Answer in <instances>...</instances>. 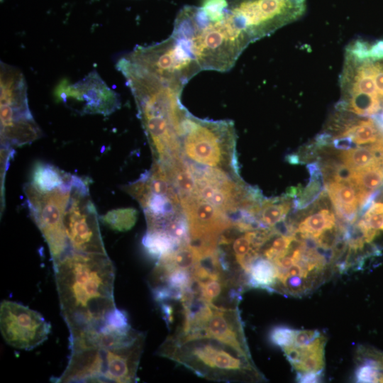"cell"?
<instances>
[{
	"instance_id": "obj_6",
	"label": "cell",
	"mask_w": 383,
	"mask_h": 383,
	"mask_svg": "<svg viewBox=\"0 0 383 383\" xmlns=\"http://www.w3.org/2000/svg\"><path fill=\"white\" fill-rule=\"evenodd\" d=\"M144 342L143 335L133 344L124 347L71 351L65 371L53 382H135Z\"/></svg>"
},
{
	"instance_id": "obj_30",
	"label": "cell",
	"mask_w": 383,
	"mask_h": 383,
	"mask_svg": "<svg viewBox=\"0 0 383 383\" xmlns=\"http://www.w3.org/2000/svg\"><path fill=\"white\" fill-rule=\"evenodd\" d=\"M379 363L372 360H367L355 371V379L357 382H378L379 376Z\"/></svg>"
},
{
	"instance_id": "obj_4",
	"label": "cell",
	"mask_w": 383,
	"mask_h": 383,
	"mask_svg": "<svg viewBox=\"0 0 383 383\" xmlns=\"http://www.w3.org/2000/svg\"><path fill=\"white\" fill-rule=\"evenodd\" d=\"M335 110L365 117L383 113V40H356L345 48Z\"/></svg>"
},
{
	"instance_id": "obj_22",
	"label": "cell",
	"mask_w": 383,
	"mask_h": 383,
	"mask_svg": "<svg viewBox=\"0 0 383 383\" xmlns=\"http://www.w3.org/2000/svg\"><path fill=\"white\" fill-rule=\"evenodd\" d=\"M142 243L148 254L157 261L180 246L172 238L161 231H147Z\"/></svg>"
},
{
	"instance_id": "obj_37",
	"label": "cell",
	"mask_w": 383,
	"mask_h": 383,
	"mask_svg": "<svg viewBox=\"0 0 383 383\" xmlns=\"http://www.w3.org/2000/svg\"><path fill=\"white\" fill-rule=\"evenodd\" d=\"M287 161L290 164L297 165L301 162L300 157L296 154H289L286 156Z\"/></svg>"
},
{
	"instance_id": "obj_27",
	"label": "cell",
	"mask_w": 383,
	"mask_h": 383,
	"mask_svg": "<svg viewBox=\"0 0 383 383\" xmlns=\"http://www.w3.org/2000/svg\"><path fill=\"white\" fill-rule=\"evenodd\" d=\"M340 157L344 164L355 171L376 164L378 159L374 151L362 147L343 150Z\"/></svg>"
},
{
	"instance_id": "obj_36",
	"label": "cell",
	"mask_w": 383,
	"mask_h": 383,
	"mask_svg": "<svg viewBox=\"0 0 383 383\" xmlns=\"http://www.w3.org/2000/svg\"><path fill=\"white\" fill-rule=\"evenodd\" d=\"M322 371L319 372H298L296 379L299 382H318L321 379Z\"/></svg>"
},
{
	"instance_id": "obj_17",
	"label": "cell",
	"mask_w": 383,
	"mask_h": 383,
	"mask_svg": "<svg viewBox=\"0 0 383 383\" xmlns=\"http://www.w3.org/2000/svg\"><path fill=\"white\" fill-rule=\"evenodd\" d=\"M306 167L310 174L309 182L294 197L293 208L295 211L307 208L318 199L325 190V182L320 165L315 162H311L306 165Z\"/></svg>"
},
{
	"instance_id": "obj_20",
	"label": "cell",
	"mask_w": 383,
	"mask_h": 383,
	"mask_svg": "<svg viewBox=\"0 0 383 383\" xmlns=\"http://www.w3.org/2000/svg\"><path fill=\"white\" fill-rule=\"evenodd\" d=\"M326 339L319 335L309 345L300 347V360L292 364L298 372H319L324 366V346Z\"/></svg>"
},
{
	"instance_id": "obj_31",
	"label": "cell",
	"mask_w": 383,
	"mask_h": 383,
	"mask_svg": "<svg viewBox=\"0 0 383 383\" xmlns=\"http://www.w3.org/2000/svg\"><path fill=\"white\" fill-rule=\"evenodd\" d=\"M296 330L284 326L273 327L269 333V340L274 345L283 348L293 344Z\"/></svg>"
},
{
	"instance_id": "obj_3",
	"label": "cell",
	"mask_w": 383,
	"mask_h": 383,
	"mask_svg": "<svg viewBox=\"0 0 383 383\" xmlns=\"http://www.w3.org/2000/svg\"><path fill=\"white\" fill-rule=\"evenodd\" d=\"M172 35L189 51L201 71L228 72L251 43L228 7L223 16L212 18L201 6L186 5L175 18Z\"/></svg>"
},
{
	"instance_id": "obj_25",
	"label": "cell",
	"mask_w": 383,
	"mask_h": 383,
	"mask_svg": "<svg viewBox=\"0 0 383 383\" xmlns=\"http://www.w3.org/2000/svg\"><path fill=\"white\" fill-rule=\"evenodd\" d=\"M198 259V254L189 243L180 245L171 253L158 260L171 271L184 270L191 271Z\"/></svg>"
},
{
	"instance_id": "obj_12",
	"label": "cell",
	"mask_w": 383,
	"mask_h": 383,
	"mask_svg": "<svg viewBox=\"0 0 383 383\" xmlns=\"http://www.w3.org/2000/svg\"><path fill=\"white\" fill-rule=\"evenodd\" d=\"M125 57L157 77L184 87L201 71L195 59L172 34L160 43L137 45Z\"/></svg>"
},
{
	"instance_id": "obj_26",
	"label": "cell",
	"mask_w": 383,
	"mask_h": 383,
	"mask_svg": "<svg viewBox=\"0 0 383 383\" xmlns=\"http://www.w3.org/2000/svg\"><path fill=\"white\" fill-rule=\"evenodd\" d=\"M138 218V211L133 208L109 211L101 217V222L111 230L124 232L131 229Z\"/></svg>"
},
{
	"instance_id": "obj_5",
	"label": "cell",
	"mask_w": 383,
	"mask_h": 383,
	"mask_svg": "<svg viewBox=\"0 0 383 383\" xmlns=\"http://www.w3.org/2000/svg\"><path fill=\"white\" fill-rule=\"evenodd\" d=\"M156 353L212 381L241 380L253 369L250 360L235 350L207 338L180 341L169 335Z\"/></svg>"
},
{
	"instance_id": "obj_8",
	"label": "cell",
	"mask_w": 383,
	"mask_h": 383,
	"mask_svg": "<svg viewBox=\"0 0 383 383\" xmlns=\"http://www.w3.org/2000/svg\"><path fill=\"white\" fill-rule=\"evenodd\" d=\"M1 140L4 148L21 146L42 136L29 109L25 77L1 62Z\"/></svg>"
},
{
	"instance_id": "obj_16",
	"label": "cell",
	"mask_w": 383,
	"mask_h": 383,
	"mask_svg": "<svg viewBox=\"0 0 383 383\" xmlns=\"http://www.w3.org/2000/svg\"><path fill=\"white\" fill-rule=\"evenodd\" d=\"M181 206L189 225V243H218L221 233L233 224L224 212L199 195Z\"/></svg>"
},
{
	"instance_id": "obj_18",
	"label": "cell",
	"mask_w": 383,
	"mask_h": 383,
	"mask_svg": "<svg viewBox=\"0 0 383 383\" xmlns=\"http://www.w3.org/2000/svg\"><path fill=\"white\" fill-rule=\"evenodd\" d=\"M71 176L52 165L38 162L33 167L30 182L41 191H50L66 184Z\"/></svg>"
},
{
	"instance_id": "obj_23",
	"label": "cell",
	"mask_w": 383,
	"mask_h": 383,
	"mask_svg": "<svg viewBox=\"0 0 383 383\" xmlns=\"http://www.w3.org/2000/svg\"><path fill=\"white\" fill-rule=\"evenodd\" d=\"M336 224L334 213L330 209H321L306 217L297 227V230L307 237L316 238L323 231Z\"/></svg>"
},
{
	"instance_id": "obj_15",
	"label": "cell",
	"mask_w": 383,
	"mask_h": 383,
	"mask_svg": "<svg viewBox=\"0 0 383 383\" xmlns=\"http://www.w3.org/2000/svg\"><path fill=\"white\" fill-rule=\"evenodd\" d=\"M212 306L211 315L198 329L182 337L171 335L180 341L204 338L214 339L250 360L238 307Z\"/></svg>"
},
{
	"instance_id": "obj_9",
	"label": "cell",
	"mask_w": 383,
	"mask_h": 383,
	"mask_svg": "<svg viewBox=\"0 0 383 383\" xmlns=\"http://www.w3.org/2000/svg\"><path fill=\"white\" fill-rule=\"evenodd\" d=\"M73 174L64 185L41 191L30 182L24 186L30 216L50 250L53 265L70 250L63 218L70 196Z\"/></svg>"
},
{
	"instance_id": "obj_7",
	"label": "cell",
	"mask_w": 383,
	"mask_h": 383,
	"mask_svg": "<svg viewBox=\"0 0 383 383\" xmlns=\"http://www.w3.org/2000/svg\"><path fill=\"white\" fill-rule=\"evenodd\" d=\"M183 155L202 166L238 175L236 134L231 121L200 119L190 113L183 125Z\"/></svg>"
},
{
	"instance_id": "obj_33",
	"label": "cell",
	"mask_w": 383,
	"mask_h": 383,
	"mask_svg": "<svg viewBox=\"0 0 383 383\" xmlns=\"http://www.w3.org/2000/svg\"><path fill=\"white\" fill-rule=\"evenodd\" d=\"M192 279V274L191 271L175 270L168 274L165 283L162 285H169L184 291L189 284Z\"/></svg>"
},
{
	"instance_id": "obj_2",
	"label": "cell",
	"mask_w": 383,
	"mask_h": 383,
	"mask_svg": "<svg viewBox=\"0 0 383 383\" xmlns=\"http://www.w3.org/2000/svg\"><path fill=\"white\" fill-rule=\"evenodd\" d=\"M135 99L155 161L182 154L184 122L189 112L181 103L184 86L164 81L125 56L116 63Z\"/></svg>"
},
{
	"instance_id": "obj_21",
	"label": "cell",
	"mask_w": 383,
	"mask_h": 383,
	"mask_svg": "<svg viewBox=\"0 0 383 383\" xmlns=\"http://www.w3.org/2000/svg\"><path fill=\"white\" fill-rule=\"evenodd\" d=\"M290 208V201L286 196L264 199L260 205L257 218L266 228H272L285 219Z\"/></svg>"
},
{
	"instance_id": "obj_35",
	"label": "cell",
	"mask_w": 383,
	"mask_h": 383,
	"mask_svg": "<svg viewBox=\"0 0 383 383\" xmlns=\"http://www.w3.org/2000/svg\"><path fill=\"white\" fill-rule=\"evenodd\" d=\"M173 302L174 301H171L157 304L162 314V318L165 321L167 328L170 329L174 324V321L177 318V311L175 310Z\"/></svg>"
},
{
	"instance_id": "obj_1",
	"label": "cell",
	"mask_w": 383,
	"mask_h": 383,
	"mask_svg": "<svg viewBox=\"0 0 383 383\" xmlns=\"http://www.w3.org/2000/svg\"><path fill=\"white\" fill-rule=\"evenodd\" d=\"M53 268L61 314L70 333L101 327L116 308L115 267L107 254L70 250Z\"/></svg>"
},
{
	"instance_id": "obj_13",
	"label": "cell",
	"mask_w": 383,
	"mask_h": 383,
	"mask_svg": "<svg viewBox=\"0 0 383 383\" xmlns=\"http://www.w3.org/2000/svg\"><path fill=\"white\" fill-rule=\"evenodd\" d=\"M0 328L9 345L30 350L48 339L51 326L38 311L17 302L3 301L0 306Z\"/></svg>"
},
{
	"instance_id": "obj_29",
	"label": "cell",
	"mask_w": 383,
	"mask_h": 383,
	"mask_svg": "<svg viewBox=\"0 0 383 383\" xmlns=\"http://www.w3.org/2000/svg\"><path fill=\"white\" fill-rule=\"evenodd\" d=\"M293 240L294 237L292 235H280L263 251L264 257L274 262L277 258L285 255L288 253Z\"/></svg>"
},
{
	"instance_id": "obj_24",
	"label": "cell",
	"mask_w": 383,
	"mask_h": 383,
	"mask_svg": "<svg viewBox=\"0 0 383 383\" xmlns=\"http://www.w3.org/2000/svg\"><path fill=\"white\" fill-rule=\"evenodd\" d=\"M191 272L194 277L201 281L225 277L220 266L217 249L198 255Z\"/></svg>"
},
{
	"instance_id": "obj_19",
	"label": "cell",
	"mask_w": 383,
	"mask_h": 383,
	"mask_svg": "<svg viewBox=\"0 0 383 383\" xmlns=\"http://www.w3.org/2000/svg\"><path fill=\"white\" fill-rule=\"evenodd\" d=\"M246 274L247 286L272 292L277 282V269L272 261L259 257Z\"/></svg>"
},
{
	"instance_id": "obj_32",
	"label": "cell",
	"mask_w": 383,
	"mask_h": 383,
	"mask_svg": "<svg viewBox=\"0 0 383 383\" xmlns=\"http://www.w3.org/2000/svg\"><path fill=\"white\" fill-rule=\"evenodd\" d=\"M362 218L369 228L383 231V202H374Z\"/></svg>"
},
{
	"instance_id": "obj_28",
	"label": "cell",
	"mask_w": 383,
	"mask_h": 383,
	"mask_svg": "<svg viewBox=\"0 0 383 383\" xmlns=\"http://www.w3.org/2000/svg\"><path fill=\"white\" fill-rule=\"evenodd\" d=\"M355 181L360 190L370 194L383 183V171L376 164L355 171Z\"/></svg>"
},
{
	"instance_id": "obj_14",
	"label": "cell",
	"mask_w": 383,
	"mask_h": 383,
	"mask_svg": "<svg viewBox=\"0 0 383 383\" xmlns=\"http://www.w3.org/2000/svg\"><path fill=\"white\" fill-rule=\"evenodd\" d=\"M57 99L82 114L108 116L121 105L118 94L103 81L96 71L77 83L64 80L56 87Z\"/></svg>"
},
{
	"instance_id": "obj_11",
	"label": "cell",
	"mask_w": 383,
	"mask_h": 383,
	"mask_svg": "<svg viewBox=\"0 0 383 383\" xmlns=\"http://www.w3.org/2000/svg\"><path fill=\"white\" fill-rule=\"evenodd\" d=\"M63 223L70 250L106 254L88 181L82 177L73 175Z\"/></svg>"
},
{
	"instance_id": "obj_38",
	"label": "cell",
	"mask_w": 383,
	"mask_h": 383,
	"mask_svg": "<svg viewBox=\"0 0 383 383\" xmlns=\"http://www.w3.org/2000/svg\"><path fill=\"white\" fill-rule=\"evenodd\" d=\"M376 165L383 171V155L377 159Z\"/></svg>"
},
{
	"instance_id": "obj_34",
	"label": "cell",
	"mask_w": 383,
	"mask_h": 383,
	"mask_svg": "<svg viewBox=\"0 0 383 383\" xmlns=\"http://www.w3.org/2000/svg\"><path fill=\"white\" fill-rule=\"evenodd\" d=\"M321 335L316 330H296L293 344L298 347H304Z\"/></svg>"
},
{
	"instance_id": "obj_10",
	"label": "cell",
	"mask_w": 383,
	"mask_h": 383,
	"mask_svg": "<svg viewBox=\"0 0 383 383\" xmlns=\"http://www.w3.org/2000/svg\"><path fill=\"white\" fill-rule=\"evenodd\" d=\"M228 9L253 43L299 19L306 0H228Z\"/></svg>"
}]
</instances>
